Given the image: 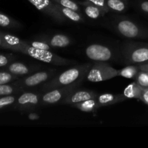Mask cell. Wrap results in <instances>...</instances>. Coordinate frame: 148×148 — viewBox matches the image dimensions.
Instances as JSON below:
<instances>
[{
    "label": "cell",
    "instance_id": "cell-12",
    "mask_svg": "<svg viewBox=\"0 0 148 148\" xmlns=\"http://www.w3.org/2000/svg\"><path fill=\"white\" fill-rule=\"evenodd\" d=\"M37 39L46 42L53 49L67 47L73 43L72 38L68 36L67 35L62 34V33L40 35Z\"/></svg>",
    "mask_w": 148,
    "mask_h": 148
},
{
    "label": "cell",
    "instance_id": "cell-34",
    "mask_svg": "<svg viewBox=\"0 0 148 148\" xmlns=\"http://www.w3.org/2000/svg\"><path fill=\"white\" fill-rule=\"evenodd\" d=\"M4 39H3L1 35L0 34V46H4Z\"/></svg>",
    "mask_w": 148,
    "mask_h": 148
},
{
    "label": "cell",
    "instance_id": "cell-8",
    "mask_svg": "<svg viewBox=\"0 0 148 148\" xmlns=\"http://www.w3.org/2000/svg\"><path fill=\"white\" fill-rule=\"evenodd\" d=\"M58 73L56 69H48L44 71H37L30 75H27L23 79H20L16 83V86L22 90L25 88H33L39 86L51 79Z\"/></svg>",
    "mask_w": 148,
    "mask_h": 148
},
{
    "label": "cell",
    "instance_id": "cell-6",
    "mask_svg": "<svg viewBox=\"0 0 148 148\" xmlns=\"http://www.w3.org/2000/svg\"><path fill=\"white\" fill-rule=\"evenodd\" d=\"M118 76V70L108 62H95L88 71L85 79L89 82H98L108 80Z\"/></svg>",
    "mask_w": 148,
    "mask_h": 148
},
{
    "label": "cell",
    "instance_id": "cell-26",
    "mask_svg": "<svg viewBox=\"0 0 148 148\" xmlns=\"http://www.w3.org/2000/svg\"><path fill=\"white\" fill-rule=\"evenodd\" d=\"M16 79H17V76L10 72H0V85L8 84Z\"/></svg>",
    "mask_w": 148,
    "mask_h": 148
},
{
    "label": "cell",
    "instance_id": "cell-15",
    "mask_svg": "<svg viewBox=\"0 0 148 148\" xmlns=\"http://www.w3.org/2000/svg\"><path fill=\"white\" fill-rule=\"evenodd\" d=\"M78 2L82 6L84 15H85L87 17L91 19V20H98V19L104 17L106 15V12H105L103 10L99 8V7H96V6L85 4L81 1H78Z\"/></svg>",
    "mask_w": 148,
    "mask_h": 148
},
{
    "label": "cell",
    "instance_id": "cell-13",
    "mask_svg": "<svg viewBox=\"0 0 148 148\" xmlns=\"http://www.w3.org/2000/svg\"><path fill=\"white\" fill-rule=\"evenodd\" d=\"M36 65H27L21 62H13L8 66V71L16 76H25L40 69Z\"/></svg>",
    "mask_w": 148,
    "mask_h": 148
},
{
    "label": "cell",
    "instance_id": "cell-19",
    "mask_svg": "<svg viewBox=\"0 0 148 148\" xmlns=\"http://www.w3.org/2000/svg\"><path fill=\"white\" fill-rule=\"evenodd\" d=\"M143 90V87L140 86L135 81L128 85V86L124 89L123 94L127 98H140Z\"/></svg>",
    "mask_w": 148,
    "mask_h": 148
},
{
    "label": "cell",
    "instance_id": "cell-18",
    "mask_svg": "<svg viewBox=\"0 0 148 148\" xmlns=\"http://www.w3.org/2000/svg\"><path fill=\"white\" fill-rule=\"evenodd\" d=\"M73 108H77L83 112H94L96 110L101 108L99 104L97 102L96 98H92V99L88 100V101H83V102L78 103L71 105Z\"/></svg>",
    "mask_w": 148,
    "mask_h": 148
},
{
    "label": "cell",
    "instance_id": "cell-33",
    "mask_svg": "<svg viewBox=\"0 0 148 148\" xmlns=\"http://www.w3.org/2000/svg\"><path fill=\"white\" fill-rule=\"evenodd\" d=\"M139 69L140 71H143V72H148V64H140L138 65Z\"/></svg>",
    "mask_w": 148,
    "mask_h": 148
},
{
    "label": "cell",
    "instance_id": "cell-2",
    "mask_svg": "<svg viewBox=\"0 0 148 148\" xmlns=\"http://www.w3.org/2000/svg\"><path fill=\"white\" fill-rule=\"evenodd\" d=\"M8 49L20 51L40 62H44L48 64L53 65V66H64L75 65L77 64L75 60L62 57L54 53L53 51L36 49L29 44L27 43V40H23L17 37L15 38L14 43L8 46Z\"/></svg>",
    "mask_w": 148,
    "mask_h": 148
},
{
    "label": "cell",
    "instance_id": "cell-25",
    "mask_svg": "<svg viewBox=\"0 0 148 148\" xmlns=\"http://www.w3.org/2000/svg\"><path fill=\"white\" fill-rule=\"evenodd\" d=\"M135 81L143 88H148V73L140 71L135 77Z\"/></svg>",
    "mask_w": 148,
    "mask_h": 148
},
{
    "label": "cell",
    "instance_id": "cell-24",
    "mask_svg": "<svg viewBox=\"0 0 148 148\" xmlns=\"http://www.w3.org/2000/svg\"><path fill=\"white\" fill-rule=\"evenodd\" d=\"M17 90H23L17 86L14 87L7 84L0 85V95H10Z\"/></svg>",
    "mask_w": 148,
    "mask_h": 148
},
{
    "label": "cell",
    "instance_id": "cell-23",
    "mask_svg": "<svg viewBox=\"0 0 148 148\" xmlns=\"http://www.w3.org/2000/svg\"><path fill=\"white\" fill-rule=\"evenodd\" d=\"M27 43L30 45H31L33 47L36 48V49H40V50H44V51H53V48L51 47L49 44H48L46 42L43 41V40H34L32 41H28Z\"/></svg>",
    "mask_w": 148,
    "mask_h": 148
},
{
    "label": "cell",
    "instance_id": "cell-22",
    "mask_svg": "<svg viewBox=\"0 0 148 148\" xmlns=\"http://www.w3.org/2000/svg\"><path fill=\"white\" fill-rule=\"evenodd\" d=\"M0 26L3 27H21V25L6 14L0 13Z\"/></svg>",
    "mask_w": 148,
    "mask_h": 148
},
{
    "label": "cell",
    "instance_id": "cell-20",
    "mask_svg": "<svg viewBox=\"0 0 148 148\" xmlns=\"http://www.w3.org/2000/svg\"><path fill=\"white\" fill-rule=\"evenodd\" d=\"M138 65L130 64L126 66L123 69L118 70V76H121L122 77L127 79H135L136 76L140 72Z\"/></svg>",
    "mask_w": 148,
    "mask_h": 148
},
{
    "label": "cell",
    "instance_id": "cell-3",
    "mask_svg": "<svg viewBox=\"0 0 148 148\" xmlns=\"http://www.w3.org/2000/svg\"><path fill=\"white\" fill-rule=\"evenodd\" d=\"M92 65L91 62L75 64L61 73L56 74L51 79L40 85V88L38 90L44 92L54 88L72 85L79 81H83Z\"/></svg>",
    "mask_w": 148,
    "mask_h": 148
},
{
    "label": "cell",
    "instance_id": "cell-17",
    "mask_svg": "<svg viewBox=\"0 0 148 148\" xmlns=\"http://www.w3.org/2000/svg\"><path fill=\"white\" fill-rule=\"evenodd\" d=\"M56 5H57V8L59 10V12L62 13L64 17H65V18L68 21H71L72 23H85L84 14H82V13L78 12L75 11L73 10H71V9L64 7L58 4H56Z\"/></svg>",
    "mask_w": 148,
    "mask_h": 148
},
{
    "label": "cell",
    "instance_id": "cell-30",
    "mask_svg": "<svg viewBox=\"0 0 148 148\" xmlns=\"http://www.w3.org/2000/svg\"><path fill=\"white\" fill-rule=\"evenodd\" d=\"M140 99H141L145 103L148 104V88H143V92H142Z\"/></svg>",
    "mask_w": 148,
    "mask_h": 148
},
{
    "label": "cell",
    "instance_id": "cell-7",
    "mask_svg": "<svg viewBox=\"0 0 148 148\" xmlns=\"http://www.w3.org/2000/svg\"><path fill=\"white\" fill-rule=\"evenodd\" d=\"M83 81H79L72 85L59 87L42 93L40 106L60 103L71 92L78 89Z\"/></svg>",
    "mask_w": 148,
    "mask_h": 148
},
{
    "label": "cell",
    "instance_id": "cell-5",
    "mask_svg": "<svg viewBox=\"0 0 148 148\" xmlns=\"http://www.w3.org/2000/svg\"><path fill=\"white\" fill-rule=\"evenodd\" d=\"M85 56L92 62H113L122 59L120 50L101 43H91L85 49Z\"/></svg>",
    "mask_w": 148,
    "mask_h": 148
},
{
    "label": "cell",
    "instance_id": "cell-21",
    "mask_svg": "<svg viewBox=\"0 0 148 148\" xmlns=\"http://www.w3.org/2000/svg\"><path fill=\"white\" fill-rule=\"evenodd\" d=\"M52 1L62 7L71 9V10H73L75 11L83 14L82 6L79 4L78 1L77 0H52Z\"/></svg>",
    "mask_w": 148,
    "mask_h": 148
},
{
    "label": "cell",
    "instance_id": "cell-32",
    "mask_svg": "<svg viewBox=\"0 0 148 148\" xmlns=\"http://www.w3.org/2000/svg\"><path fill=\"white\" fill-rule=\"evenodd\" d=\"M28 113V118L30 120H38L40 118V115L38 113L35 112L34 111H30Z\"/></svg>",
    "mask_w": 148,
    "mask_h": 148
},
{
    "label": "cell",
    "instance_id": "cell-10",
    "mask_svg": "<svg viewBox=\"0 0 148 148\" xmlns=\"http://www.w3.org/2000/svg\"><path fill=\"white\" fill-rule=\"evenodd\" d=\"M42 93L39 90L24 92L16 100L17 108L25 112L35 111L40 106Z\"/></svg>",
    "mask_w": 148,
    "mask_h": 148
},
{
    "label": "cell",
    "instance_id": "cell-9",
    "mask_svg": "<svg viewBox=\"0 0 148 148\" xmlns=\"http://www.w3.org/2000/svg\"><path fill=\"white\" fill-rule=\"evenodd\" d=\"M37 10L49 16L59 24H64L68 21L58 10L57 5L52 0H27Z\"/></svg>",
    "mask_w": 148,
    "mask_h": 148
},
{
    "label": "cell",
    "instance_id": "cell-16",
    "mask_svg": "<svg viewBox=\"0 0 148 148\" xmlns=\"http://www.w3.org/2000/svg\"><path fill=\"white\" fill-rule=\"evenodd\" d=\"M110 13L123 14L130 8V0H105Z\"/></svg>",
    "mask_w": 148,
    "mask_h": 148
},
{
    "label": "cell",
    "instance_id": "cell-31",
    "mask_svg": "<svg viewBox=\"0 0 148 148\" xmlns=\"http://www.w3.org/2000/svg\"><path fill=\"white\" fill-rule=\"evenodd\" d=\"M9 62H10L9 57L3 54H0V67L5 66L6 65L8 64Z\"/></svg>",
    "mask_w": 148,
    "mask_h": 148
},
{
    "label": "cell",
    "instance_id": "cell-35",
    "mask_svg": "<svg viewBox=\"0 0 148 148\" xmlns=\"http://www.w3.org/2000/svg\"><path fill=\"white\" fill-rule=\"evenodd\" d=\"M147 73H148V72H147Z\"/></svg>",
    "mask_w": 148,
    "mask_h": 148
},
{
    "label": "cell",
    "instance_id": "cell-29",
    "mask_svg": "<svg viewBox=\"0 0 148 148\" xmlns=\"http://www.w3.org/2000/svg\"><path fill=\"white\" fill-rule=\"evenodd\" d=\"M135 6L140 11L148 14V1L139 0L135 2Z\"/></svg>",
    "mask_w": 148,
    "mask_h": 148
},
{
    "label": "cell",
    "instance_id": "cell-27",
    "mask_svg": "<svg viewBox=\"0 0 148 148\" xmlns=\"http://www.w3.org/2000/svg\"><path fill=\"white\" fill-rule=\"evenodd\" d=\"M81 1L83 3H85V4H89L96 6V7H99V8L102 9L104 11L106 12L107 14L110 13L109 11H108V7L106 6V4L105 0H83V1Z\"/></svg>",
    "mask_w": 148,
    "mask_h": 148
},
{
    "label": "cell",
    "instance_id": "cell-1",
    "mask_svg": "<svg viewBox=\"0 0 148 148\" xmlns=\"http://www.w3.org/2000/svg\"><path fill=\"white\" fill-rule=\"evenodd\" d=\"M121 37L127 39H142L148 37V30L130 17L114 14L106 17L103 24Z\"/></svg>",
    "mask_w": 148,
    "mask_h": 148
},
{
    "label": "cell",
    "instance_id": "cell-28",
    "mask_svg": "<svg viewBox=\"0 0 148 148\" xmlns=\"http://www.w3.org/2000/svg\"><path fill=\"white\" fill-rule=\"evenodd\" d=\"M16 100H17V98L11 95L2 97V98H0V109L12 105L16 102Z\"/></svg>",
    "mask_w": 148,
    "mask_h": 148
},
{
    "label": "cell",
    "instance_id": "cell-11",
    "mask_svg": "<svg viewBox=\"0 0 148 148\" xmlns=\"http://www.w3.org/2000/svg\"><path fill=\"white\" fill-rule=\"evenodd\" d=\"M99 94L90 90L76 89L71 92L59 104L61 105H73L78 103L83 102L92 98H96Z\"/></svg>",
    "mask_w": 148,
    "mask_h": 148
},
{
    "label": "cell",
    "instance_id": "cell-14",
    "mask_svg": "<svg viewBox=\"0 0 148 148\" xmlns=\"http://www.w3.org/2000/svg\"><path fill=\"white\" fill-rule=\"evenodd\" d=\"M95 98L101 108L124 102L126 100L128 99L124 94L112 93L101 94V95H98Z\"/></svg>",
    "mask_w": 148,
    "mask_h": 148
},
{
    "label": "cell",
    "instance_id": "cell-4",
    "mask_svg": "<svg viewBox=\"0 0 148 148\" xmlns=\"http://www.w3.org/2000/svg\"><path fill=\"white\" fill-rule=\"evenodd\" d=\"M122 60L127 64H142L148 62V44L127 40L119 48Z\"/></svg>",
    "mask_w": 148,
    "mask_h": 148
}]
</instances>
